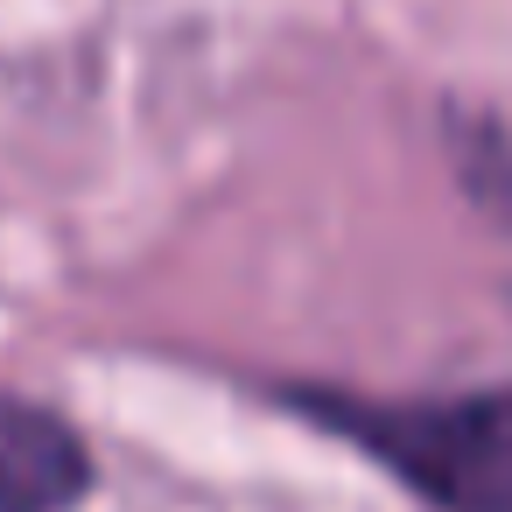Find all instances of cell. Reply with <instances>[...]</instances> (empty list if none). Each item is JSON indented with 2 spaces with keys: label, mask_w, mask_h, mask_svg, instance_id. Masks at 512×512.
<instances>
[{
  "label": "cell",
  "mask_w": 512,
  "mask_h": 512,
  "mask_svg": "<svg viewBox=\"0 0 512 512\" xmlns=\"http://www.w3.org/2000/svg\"><path fill=\"white\" fill-rule=\"evenodd\" d=\"M442 141H449L456 190L512 232V134L477 106H442Z\"/></svg>",
  "instance_id": "cell-3"
},
{
  "label": "cell",
  "mask_w": 512,
  "mask_h": 512,
  "mask_svg": "<svg viewBox=\"0 0 512 512\" xmlns=\"http://www.w3.org/2000/svg\"><path fill=\"white\" fill-rule=\"evenodd\" d=\"M274 407L358 449L379 477H393L428 512H512V379L463 393H407V400L281 379Z\"/></svg>",
  "instance_id": "cell-1"
},
{
  "label": "cell",
  "mask_w": 512,
  "mask_h": 512,
  "mask_svg": "<svg viewBox=\"0 0 512 512\" xmlns=\"http://www.w3.org/2000/svg\"><path fill=\"white\" fill-rule=\"evenodd\" d=\"M99 484L85 428L29 393H0V512H78Z\"/></svg>",
  "instance_id": "cell-2"
}]
</instances>
